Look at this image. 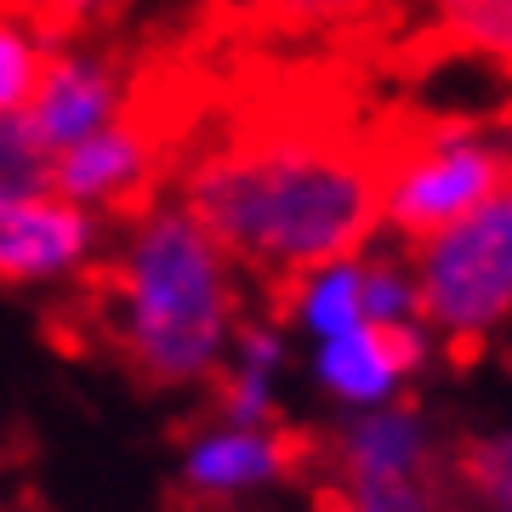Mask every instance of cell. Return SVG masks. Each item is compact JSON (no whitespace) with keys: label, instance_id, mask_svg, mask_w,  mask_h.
Returning a JSON list of instances; mask_svg holds the SVG:
<instances>
[{"label":"cell","instance_id":"6da1fadb","mask_svg":"<svg viewBox=\"0 0 512 512\" xmlns=\"http://www.w3.org/2000/svg\"><path fill=\"white\" fill-rule=\"evenodd\" d=\"M382 160L325 131H251L205 148L177 200L239 274L291 285L382 234Z\"/></svg>","mask_w":512,"mask_h":512},{"label":"cell","instance_id":"7a4b0ae2","mask_svg":"<svg viewBox=\"0 0 512 512\" xmlns=\"http://www.w3.org/2000/svg\"><path fill=\"white\" fill-rule=\"evenodd\" d=\"M103 319L137 382L160 393L211 387L245 325V274L183 200H148L109 251Z\"/></svg>","mask_w":512,"mask_h":512},{"label":"cell","instance_id":"3957f363","mask_svg":"<svg viewBox=\"0 0 512 512\" xmlns=\"http://www.w3.org/2000/svg\"><path fill=\"white\" fill-rule=\"evenodd\" d=\"M421 325L433 342L478 348L512 325V183L473 217L410 245Z\"/></svg>","mask_w":512,"mask_h":512},{"label":"cell","instance_id":"277c9868","mask_svg":"<svg viewBox=\"0 0 512 512\" xmlns=\"http://www.w3.org/2000/svg\"><path fill=\"white\" fill-rule=\"evenodd\" d=\"M512 183L507 137L473 126H433L382 160V234L399 245L444 234Z\"/></svg>","mask_w":512,"mask_h":512},{"label":"cell","instance_id":"5b68a950","mask_svg":"<svg viewBox=\"0 0 512 512\" xmlns=\"http://www.w3.org/2000/svg\"><path fill=\"white\" fill-rule=\"evenodd\" d=\"M126 114H131L126 69L109 52L69 40V46H52V57H46V69L35 80V97L23 109V126H29V137L52 160V154L86 143V137H97L103 126L126 120Z\"/></svg>","mask_w":512,"mask_h":512},{"label":"cell","instance_id":"8992f818","mask_svg":"<svg viewBox=\"0 0 512 512\" xmlns=\"http://www.w3.org/2000/svg\"><path fill=\"white\" fill-rule=\"evenodd\" d=\"M154 183H160V131L137 114L52 154V177H46L57 200H69L97 222L114 211H143L154 200Z\"/></svg>","mask_w":512,"mask_h":512},{"label":"cell","instance_id":"52a82bcc","mask_svg":"<svg viewBox=\"0 0 512 512\" xmlns=\"http://www.w3.org/2000/svg\"><path fill=\"white\" fill-rule=\"evenodd\" d=\"M103 251V222L40 194H0V285H63Z\"/></svg>","mask_w":512,"mask_h":512},{"label":"cell","instance_id":"ba28073f","mask_svg":"<svg viewBox=\"0 0 512 512\" xmlns=\"http://www.w3.org/2000/svg\"><path fill=\"white\" fill-rule=\"evenodd\" d=\"M427 359H433V330L427 325H359L313 348V387L336 410L359 416V410H382V404L404 399V387L427 370Z\"/></svg>","mask_w":512,"mask_h":512},{"label":"cell","instance_id":"9c48e42d","mask_svg":"<svg viewBox=\"0 0 512 512\" xmlns=\"http://www.w3.org/2000/svg\"><path fill=\"white\" fill-rule=\"evenodd\" d=\"M296 467V439L279 427H234V421H205L183 444V490L200 501H245L285 484Z\"/></svg>","mask_w":512,"mask_h":512},{"label":"cell","instance_id":"30bf717a","mask_svg":"<svg viewBox=\"0 0 512 512\" xmlns=\"http://www.w3.org/2000/svg\"><path fill=\"white\" fill-rule=\"evenodd\" d=\"M330 473L336 484H382V478H433L439 473V439L427 410L393 399L382 410H359L330 439Z\"/></svg>","mask_w":512,"mask_h":512},{"label":"cell","instance_id":"8fae6325","mask_svg":"<svg viewBox=\"0 0 512 512\" xmlns=\"http://www.w3.org/2000/svg\"><path fill=\"white\" fill-rule=\"evenodd\" d=\"M291 336L274 319H245L234 330V348L217 370V421L234 427H279V382H285Z\"/></svg>","mask_w":512,"mask_h":512},{"label":"cell","instance_id":"7c38bea8","mask_svg":"<svg viewBox=\"0 0 512 512\" xmlns=\"http://www.w3.org/2000/svg\"><path fill=\"white\" fill-rule=\"evenodd\" d=\"M279 291H285V325L296 336H308L313 348L319 342H336V336H348V330L365 325V251L319 262V268L296 274Z\"/></svg>","mask_w":512,"mask_h":512},{"label":"cell","instance_id":"4fadbf2b","mask_svg":"<svg viewBox=\"0 0 512 512\" xmlns=\"http://www.w3.org/2000/svg\"><path fill=\"white\" fill-rule=\"evenodd\" d=\"M456 490L478 512H512V433H478L450 461Z\"/></svg>","mask_w":512,"mask_h":512},{"label":"cell","instance_id":"5bb4252c","mask_svg":"<svg viewBox=\"0 0 512 512\" xmlns=\"http://www.w3.org/2000/svg\"><path fill=\"white\" fill-rule=\"evenodd\" d=\"M365 325L399 330L421 325V296L410 274V251H365Z\"/></svg>","mask_w":512,"mask_h":512},{"label":"cell","instance_id":"9a60e30c","mask_svg":"<svg viewBox=\"0 0 512 512\" xmlns=\"http://www.w3.org/2000/svg\"><path fill=\"white\" fill-rule=\"evenodd\" d=\"M52 57V40L35 23H23L18 12L0 6V114H23L35 97V80Z\"/></svg>","mask_w":512,"mask_h":512},{"label":"cell","instance_id":"2e32d148","mask_svg":"<svg viewBox=\"0 0 512 512\" xmlns=\"http://www.w3.org/2000/svg\"><path fill=\"white\" fill-rule=\"evenodd\" d=\"M433 18L473 57L512 63V0H433Z\"/></svg>","mask_w":512,"mask_h":512},{"label":"cell","instance_id":"e0dca14e","mask_svg":"<svg viewBox=\"0 0 512 512\" xmlns=\"http://www.w3.org/2000/svg\"><path fill=\"white\" fill-rule=\"evenodd\" d=\"M6 12H18L23 23H35L52 46H69V40L92 35V29H109L114 18H126L137 0H0Z\"/></svg>","mask_w":512,"mask_h":512},{"label":"cell","instance_id":"ac0fdd59","mask_svg":"<svg viewBox=\"0 0 512 512\" xmlns=\"http://www.w3.org/2000/svg\"><path fill=\"white\" fill-rule=\"evenodd\" d=\"M336 512H444V478H382L336 484Z\"/></svg>","mask_w":512,"mask_h":512},{"label":"cell","instance_id":"d6986e66","mask_svg":"<svg viewBox=\"0 0 512 512\" xmlns=\"http://www.w3.org/2000/svg\"><path fill=\"white\" fill-rule=\"evenodd\" d=\"M46 177H52V160L29 137L23 114H0V194H40Z\"/></svg>","mask_w":512,"mask_h":512},{"label":"cell","instance_id":"ffe728a7","mask_svg":"<svg viewBox=\"0 0 512 512\" xmlns=\"http://www.w3.org/2000/svg\"><path fill=\"white\" fill-rule=\"evenodd\" d=\"M382 0H274L268 12H279L285 23H342V18H359Z\"/></svg>","mask_w":512,"mask_h":512},{"label":"cell","instance_id":"44dd1931","mask_svg":"<svg viewBox=\"0 0 512 512\" xmlns=\"http://www.w3.org/2000/svg\"><path fill=\"white\" fill-rule=\"evenodd\" d=\"M211 6H222V12H239V18H256V12H268L274 0H211Z\"/></svg>","mask_w":512,"mask_h":512},{"label":"cell","instance_id":"7402d4cb","mask_svg":"<svg viewBox=\"0 0 512 512\" xmlns=\"http://www.w3.org/2000/svg\"><path fill=\"white\" fill-rule=\"evenodd\" d=\"M507 154H512V137H507Z\"/></svg>","mask_w":512,"mask_h":512}]
</instances>
